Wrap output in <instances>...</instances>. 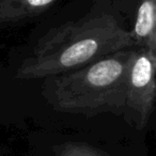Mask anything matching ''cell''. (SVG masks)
I'll use <instances>...</instances> for the list:
<instances>
[{
    "mask_svg": "<svg viewBox=\"0 0 156 156\" xmlns=\"http://www.w3.org/2000/svg\"><path fill=\"white\" fill-rule=\"evenodd\" d=\"M130 50L124 49L52 78L47 98L62 112L93 115L125 108V75Z\"/></svg>",
    "mask_w": 156,
    "mask_h": 156,
    "instance_id": "7a4b0ae2",
    "label": "cell"
},
{
    "mask_svg": "<svg viewBox=\"0 0 156 156\" xmlns=\"http://www.w3.org/2000/svg\"><path fill=\"white\" fill-rule=\"evenodd\" d=\"M57 156H106L103 152L86 143L67 142L61 145Z\"/></svg>",
    "mask_w": 156,
    "mask_h": 156,
    "instance_id": "8992f818",
    "label": "cell"
},
{
    "mask_svg": "<svg viewBox=\"0 0 156 156\" xmlns=\"http://www.w3.org/2000/svg\"><path fill=\"white\" fill-rule=\"evenodd\" d=\"M57 0H0V27L42 13Z\"/></svg>",
    "mask_w": 156,
    "mask_h": 156,
    "instance_id": "5b68a950",
    "label": "cell"
},
{
    "mask_svg": "<svg viewBox=\"0 0 156 156\" xmlns=\"http://www.w3.org/2000/svg\"><path fill=\"white\" fill-rule=\"evenodd\" d=\"M156 5L155 0H141L134 30V45L156 52Z\"/></svg>",
    "mask_w": 156,
    "mask_h": 156,
    "instance_id": "277c9868",
    "label": "cell"
},
{
    "mask_svg": "<svg viewBox=\"0 0 156 156\" xmlns=\"http://www.w3.org/2000/svg\"><path fill=\"white\" fill-rule=\"evenodd\" d=\"M134 45L132 31L112 15L103 14L69 22L39 41L16 71L17 79H40L77 69Z\"/></svg>",
    "mask_w": 156,
    "mask_h": 156,
    "instance_id": "6da1fadb",
    "label": "cell"
},
{
    "mask_svg": "<svg viewBox=\"0 0 156 156\" xmlns=\"http://www.w3.org/2000/svg\"><path fill=\"white\" fill-rule=\"evenodd\" d=\"M156 52L144 47L130 50L125 75V108L136 113L140 126L149 120L156 95Z\"/></svg>",
    "mask_w": 156,
    "mask_h": 156,
    "instance_id": "3957f363",
    "label": "cell"
}]
</instances>
